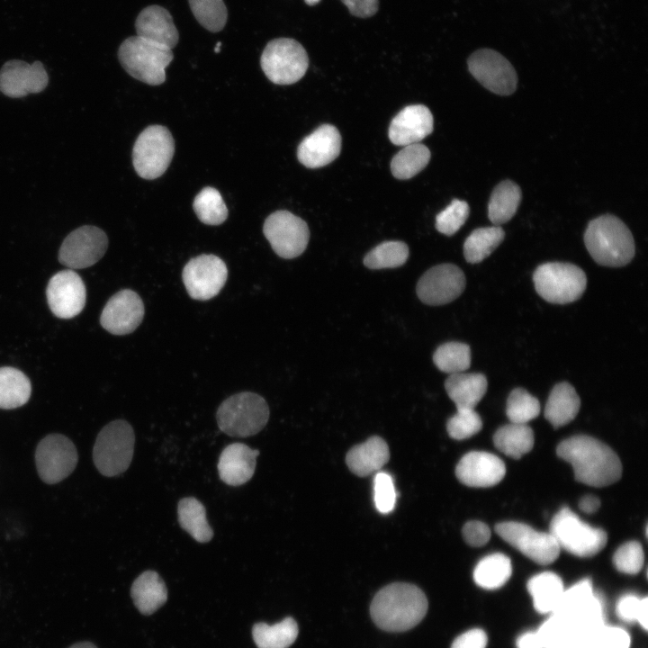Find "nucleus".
<instances>
[{
  "label": "nucleus",
  "mask_w": 648,
  "mask_h": 648,
  "mask_svg": "<svg viewBox=\"0 0 648 648\" xmlns=\"http://www.w3.org/2000/svg\"><path fill=\"white\" fill-rule=\"evenodd\" d=\"M556 454L571 464L575 479L593 487H605L617 482L622 475V464L617 454L603 442L578 435L562 441Z\"/></svg>",
  "instance_id": "obj_1"
},
{
  "label": "nucleus",
  "mask_w": 648,
  "mask_h": 648,
  "mask_svg": "<svg viewBox=\"0 0 648 648\" xmlns=\"http://www.w3.org/2000/svg\"><path fill=\"white\" fill-rule=\"evenodd\" d=\"M428 603L416 585L394 582L380 590L372 600L370 614L375 625L388 632L416 626L426 616Z\"/></svg>",
  "instance_id": "obj_2"
},
{
  "label": "nucleus",
  "mask_w": 648,
  "mask_h": 648,
  "mask_svg": "<svg viewBox=\"0 0 648 648\" xmlns=\"http://www.w3.org/2000/svg\"><path fill=\"white\" fill-rule=\"evenodd\" d=\"M584 242L595 262L604 266H624L634 256L631 231L614 215H601L590 220L584 233Z\"/></svg>",
  "instance_id": "obj_3"
},
{
  "label": "nucleus",
  "mask_w": 648,
  "mask_h": 648,
  "mask_svg": "<svg viewBox=\"0 0 648 648\" xmlns=\"http://www.w3.org/2000/svg\"><path fill=\"white\" fill-rule=\"evenodd\" d=\"M269 418L265 399L244 392L227 398L219 406L216 419L219 428L230 436L247 437L260 432Z\"/></svg>",
  "instance_id": "obj_4"
},
{
  "label": "nucleus",
  "mask_w": 648,
  "mask_h": 648,
  "mask_svg": "<svg viewBox=\"0 0 648 648\" xmlns=\"http://www.w3.org/2000/svg\"><path fill=\"white\" fill-rule=\"evenodd\" d=\"M118 58L125 71L137 80L158 86L166 80V68L174 58L172 50L131 36L122 41Z\"/></svg>",
  "instance_id": "obj_5"
},
{
  "label": "nucleus",
  "mask_w": 648,
  "mask_h": 648,
  "mask_svg": "<svg viewBox=\"0 0 648 648\" xmlns=\"http://www.w3.org/2000/svg\"><path fill=\"white\" fill-rule=\"evenodd\" d=\"M134 445L135 435L130 423L117 419L105 425L93 448L94 464L99 472L107 477L124 472L131 463Z\"/></svg>",
  "instance_id": "obj_6"
},
{
  "label": "nucleus",
  "mask_w": 648,
  "mask_h": 648,
  "mask_svg": "<svg viewBox=\"0 0 648 648\" xmlns=\"http://www.w3.org/2000/svg\"><path fill=\"white\" fill-rule=\"evenodd\" d=\"M533 280L537 293L546 302L555 304L577 301L587 286L583 270L571 263L540 265L534 272Z\"/></svg>",
  "instance_id": "obj_7"
},
{
  "label": "nucleus",
  "mask_w": 648,
  "mask_h": 648,
  "mask_svg": "<svg viewBox=\"0 0 648 648\" xmlns=\"http://www.w3.org/2000/svg\"><path fill=\"white\" fill-rule=\"evenodd\" d=\"M549 533L560 548L583 558L596 555L608 542L606 531L592 527L581 521L567 507L561 508L554 515L550 523Z\"/></svg>",
  "instance_id": "obj_8"
},
{
  "label": "nucleus",
  "mask_w": 648,
  "mask_h": 648,
  "mask_svg": "<svg viewBox=\"0 0 648 648\" xmlns=\"http://www.w3.org/2000/svg\"><path fill=\"white\" fill-rule=\"evenodd\" d=\"M261 68L266 77L277 85L298 82L309 67V57L297 40L277 38L265 47L260 58Z\"/></svg>",
  "instance_id": "obj_9"
},
{
  "label": "nucleus",
  "mask_w": 648,
  "mask_h": 648,
  "mask_svg": "<svg viewBox=\"0 0 648 648\" xmlns=\"http://www.w3.org/2000/svg\"><path fill=\"white\" fill-rule=\"evenodd\" d=\"M174 153L175 140L168 129L150 125L142 130L134 143V169L144 179H156L166 172Z\"/></svg>",
  "instance_id": "obj_10"
},
{
  "label": "nucleus",
  "mask_w": 648,
  "mask_h": 648,
  "mask_svg": "<svg viewBox=\"0 0 648 648\" xmlns=\"http://www.w3.org/2000/svg\"><path fill=\"white\" fill-rule=\"evenodd\" d=\"M263 232L280 257L291 259L307 248L310 230L307 223L288 211H276L265 220Z\"/></svg>",
  "instance_id": "obj_11"
},
{
  "label": "nucleus",
  "mask_w": 648,
  "mask_h": 648,
  "mask_svg": "<svg viewBox=\"0 0 648 648\" xmlns=\"http://www.w3.org/2000/svg\"><path fill=\"white\" fill-rule=\"evenodd\" d=\"M78 454L72 441L61 434L42 438L35 451V464L40 479L55 484L67 478L76 468Z\"/></svg>",
  "instance_id": "obj_12"
},
{
  "label": "nucleus",
  "mask_w": 648,
  "mask_h": 648,
  "mask_svg": "<svg viewBox=\"0 0 648 648\" xmlns=\"http://www.w3.org/2000/svg\"><path fill=\"white\" fill-rule=\"evenodd\" d=\"M496 533L525 556L541 565L554 562L561 548L550 533L539 532L526 524L507 521L495 526Z\"/></svg>",
  "instance_id": "obj_13"
},
{
  "label": "nucleus",
  "mask_w": 648,
  "mask_h": 648,
  "mask_svg": "<svg viewBox=\"0 0 648 648\" xmlns=\"http://www.w3.org/2000/svg\"><path fill=\"white\" fill-rule=\"evenodd\" d=\"M468 69L485 88L500 95H508L517 88L518 76L511 63L491 49H480L470 55Z\"/></svg>",
  "instance_id": "obj_14"
},
{
  "label": "nucleus",
  "mask_w": 648,
  "mask_h": 648,
  "mask_svg": "<svg viewBox=\"0 0 648 648\" xmlns=\"http://www.w3.org/2000/svg\"><path fill=\"white\" fill-rule=\"evenodd\" d=\"M108 238L98 227L84 225L71 231L63 240L58 261L71 269L92 266L105 254Z\"/></svg>",
  "instance_id": "obj_15"
},
{
  "label": "nucleus",
  "mask_w": 648,
  "mask_h": 648,
  "mask_svg": "<svg viewBox=\"0 0 648 648\" xmlns=\"http://www.w3.org/2000/svg\"><path fill=\"white\" fill-rule=\"evenodd\" d=\"M227 277L225 263L212 254H202L192 258L182 272L188 294L198 301H207L216 296L223 288Z\"/></svg>",
  "instance_id": "obj_16"
},
{
  "label": "nucleus",
  "mask_w": 648,
  "mask_h": 648,
  "mask_svg": "<svg viewBox=\"0 0 648 648\" xmlns=\"http://www.w3.org/2000/svg\"><path fill=\"white\" fill-rule=\"evenodd\" d=\"M465 283V276L457 266L441 264L429 268L419 278L417 294L428 305H443L459 297Z\"/></svg>",
  "instance_id": "obj_17"
},
{
  "label": "nucleus",
  "mask_w": 648,
  "mask_h": 648,
  "mask_svg": "<svg viewBox=\"0 0 648 648\" xmlns=\"http://www.w3.org/2000/svg\"><path fill=\"white\" fill-rule=\"evenodd\" d=\"M46 296L52 313L60 319H71L85 307L86 291L82 278L71 269L55 274L49 281Z\"/></svg>",
  "instance_id": "obj_18"
},
{
  "label": "nucleus",
  "mask_w": 648,
  "mask_h": 648,
  "mask_svg": "<svg viewBox=\"0 0 648 648\" xmlns=\"http://www.w3.org/2000/svg\"><path fill=\"white\" fill-rule=\"evenodd\" d=\"M144 313V304L139 294L124 289L108 300L101 313L100 323L113 335H126L139 327Z\"/></svg>",
  "instance_id": "obj_19"
},
{
  "label": "nucleus",
  "mask_w": 648,
  "mask_h": 648,
  "mask_svg": "<svg viewBox=\"0 0 648 648\" xmlns=\"http://www.w3.org/2000/svg\"><path fill=\"white\" fill-rule=\"evenodd\" d=\"M48 83L49 76L40 61L29 64L22 60L11 59L0 69V91L11 98L40 93L46 88Z\"/></svg>",
  "instance_id": "obj_20"
},
{
  "label": "nucleus",
  "mask_w": 648,
  "mask_h": 648,
  "mask_svg": "<svg viewBox=\"0 0 648 648\" xmlns=\"http://www.w3.org/2000/svg\"><path fill=\"white\" fill-rule=\"evenodd\" d=\"M506 466L497 455L472 451L464 454L455 467L460 482L469 487L486 488L498 484L505 476Z\"/></svg>",
  "instance_id": "obj_21"
},
{
  "label": "nucleus",
  "mask_w": 648,
  "mask_h": 648,
  "mask_svg": "<svg viewBox=\"0 0 648 648\" xmlns=\"http://www.w3.org/2000/svg\"><path fill=\"white\" fill-rule=\"evenodd\" d=\"M341 149V136L331 124H322L305 137L297 148L298 160L308 168H319L334 161Z\"/></svg>",
  "instance_id": "obj_22"
},
{
  "label": "nucleus",
  "mask_w": 648,
  "mask_h": 648,
  "mask_svg": "<svg viewBox=\"0 0 648 648\" xmlns=\"http://www.w3.org/2000/svg\"><path fill=\"white\" fill-rule=\"evenodd\" d=\"M433 115L427 106H406L392 120L389 139L397 146L418 143L433 131Z\"/></svg>",
  "instance_id": "obj_23"
},
{
  "label": "nucleus",
  "mask_w": 648,
  "mask_h": 648,
  "mask_svg": "<svg viewBox=\"0 0 648 648\" xmlns=\"http://www.w3.org/2000/svg\"><path fill=\"white\" fill-rule=\"evenodd\" d=\"M137 36L157 45L173 50L179 40L178 31L170 13L157 4L141 10L135 22Z\"/></svg>",
  "instance_id": "obj_24"
},
{
  "label": "nucleus",
  "mask_w": 648,
  "mask_h": 648,
  "mask_svg": "<svg viewBox=\"0 0 648 648\" xmlns=\"http://www.w3.org/2000/svg\"><path fill=\"white\" fill-rule=\"evenodd\" d=\"M259 451L242 443H233L221 452L217 464L220 479L230 486L248 482L256 469Z\"/></svg>",
  "instance_id": "obj_25"
},
{
  "label": "nucleus",
  "mask_w": 648,
  "mask_h": 648,
  "mask_svg": "<svg viewBox=\"0 0 648 648\" xmlns=\"http://www.w3.org/2000/svg\"><path fill=\"white\" fill-rule=\"evenodd\" d=\"M389 458L387 443L382 437L374 436L352 447L346 454V463L353 473L364 477L380 470Z\"/></svg>",
  "instance_id": "obj_26"
},
{
  "label": "nucleus",
  "mask_w": 648,
  "mask_h": 648,
  "mask_svg": "<svg viewBox=\"0 0 648 648\" xmlns=\"http://www.w3.org/2000/svg\"><path fill=\"white\" fill-rule=\"evenodd\" d=\"M445 387L457 410H474L486 393L488 382L482 374L458 373L447 377Z\"/></svg>",
  "instance_id": "obj_27"
},
{
  "label": "nucleus",
  "mask_w": 648,
  "mask_h": 648,
  "mask_svg": "<svg viewBox=\"0 0 648 648\" xmlns=\"http://www.w3.org/2000/svg\"><path fill=\"white\" fill-rule=\"evenodd\" d=\"M526 590L535 610L549 616L556 610L565 588L558 574L544 572L527 580Z\"/></svg>",
  "instance_id": "obj_28"
},
{
  "label": "nucleus",
  "mask_w": 648,
  "mask_h": 648,
  "mask_svg": "<svg viewBox=\"0 0 648 648\" xmlns=\"http://www.w3.org/2000/svg\"><path fill=\"white\" fill-rule=\"evenodd\" d=\"M130 595L141 614L151 615L166 601L167 590L157 572L146 571L133 581Z\"/></svg>",
  "instance_id": "obj_29"
},
{
  "label": "nucleus",
  "mask_w": 648,
  "mask_h": 648,
  "mask_svg": "<svg viewBox=\"0 0 648 648\" xmlns=\"http://www.w3.org/2000/svg\"><path fill=\"white\" fill-rule=\"evenodd\" d=\"M580 400L568 382L557 383L551 391L544 408V417L554 428L570 423L577 416Z\"/></svg>",
  "instance_id": "obj_30"
},
{
  "label": "nucleus",
  "mask_w": 648,
  "mask_h": 648,
  "mask_svg": "<svg viewBox=\"0 0 648 648\" xmlns=\"http://www.w3.org/2000/svg\"><path fill=\"white\" fill-rule=\"evenodd\" d=\"M544 648H581L582 639L567 618L557 614L549 615L536 630Z\"/></svg>",
  "instance_id": "obj_31"
},
{
  "label": "nucleus",
  "mask_w": 648,
  "mask_h": 648,
  "mask_svg": "<svg viewBox=\"0 0 648 648\" xmlns=\"http://www.w3.org/2000/svg\"><path fill=\"white\" fill-rule=\"evenodd\" d=\"M510 559L500 553L487 555L480 560L473 570V580L483 590H494L503 587L510 579Z\"/></svg>",
  "instance_id": "obj_32"
},
{
  "label": "nucleus",
  "mask_w": 648,
  "mask_h": 648,
  "mask_svg": "<svg viewBox=\"0 0 648 648\" xmlns=\"http://www.w3.org/2000/svg\"><path fill=\"white\" fill-rule=\"evenodd\" d=\"M178 522L195 541L207 543L213 537V530L206 518V509L202 502L193 497L180 500L177 506Z\"/></svg>",
  "instance_id": "obj_33"
},
{
  "label": "nucleus",
  "mask_w": 648,
  "mask_h": 648,
  "mask_svg": "<svg viewBox=\"0 0 648 648\" xmlns=\"http://www.w3.org/2000/svg\"><path fill=\"white\" fill-rule=\"evenodd\" d=\"M534 432L526 424L509 423L500 427L493 436L496 448L513 459H519L534 446Z\"/></svg>",
  "instance_id": "obj_34"
},
{
  "label": "nucleus",
  "mask_w": 648,
  "mask_h": 648,
  "mask_svg": "<svg viewBox=\"0 0 648 648\" xmlns=\"http://www.w3.org/2000/svg\"><path fill=\"white\" fill-rule=\"evenodd\" d=\"M521 201L520 187L510 180L500 182L492 191L489 204L490 220L500 226L508 222L517 212Z\"/></svg>",
  "instance_id": "obj_35"
},
{
  "label": "nucleus",
  "mask_w": 648,
  "mask_h": 648,
  "mask_svg": "<svg viewBox=\"0 0 648 648\" xmlns=\"http://www.w3.org/2000/svg\"><path fill=\"white\" fill-rule=\"evenodd\" d=\"M29 378L14 367L0 368V409L11 410L24 405L30 399Z\"/></svg>",
  "instance_id": "obj_36"
},
{
  "label": "nucleus",
  "mask_w": 648,
  "mask_h": 648,
  "mask_svg": "<svg viewBox=\"0 0 648 648\" xmlns=\"http://www.w3.org/2000/svg\"><path fill=\"white\" fill-rule=\"evenodd\" d=\"M298 633V625L292 617H286L272 626L257 623L252 629L257 648H288L296 640Z\"/></svg>",
  "instance_id": "obj_37"
},
{
  "label": "nucleus",
  "mask_w": 648,
  "mask_h": 648,
  "mask_svg": "<svg viewBox=\"0 0 648 648\" xmlns=\"http://www.w3.org/2000/svg\"><path fill=\"white\" fill-rule=\"evenodd\" d=\"M505 232L500 226L474 230L465 239L464 255L467 262L477 264L488 257L502 242Z\"/></svg>",
  "instance_id": "obj_38"
},
{
  "label": "nucleus",
  "mask_w": 648,
  "mask_h": 648,
  "mask_svg": "<svg viewBox=\"0 0 648 648\" xmlns=\"http://www.w3.org/2000/svg\"><path fill=\"white\" fill-rule=\"evenodd\" d=\"M430 156L428 148L419 142L404 146L391 161L392 174L397 179H410L427 166Z\"/></svg>",
  "instance_id": "obj_39"
},
{
  "label": "nucleus",
  "mask_w": 648,
  "mask_h": 648,
  "mask_svg": "<svg viewBox=\"0 0 648 648\" xmlns=\"http://www.w3.org/2000/svg\"><path fill=\"white\" fill-rule=\"evenodd\" d=\"M433 362L444 373H464L471 364L470 346L456 341L444 343L436 349Z\"/></svg>",
  "instance_id": "obj_40"
},
{
  "label": "nucleus",
  "mask_w": 648,
  "mask_h": 648,
  "mask_svg": "<svg viewBox=\"0 0 648 648\" xmlns=\"http://www.w3.org/2000/svg\"><path fill=\"white\" fill-rule=\"evenodd\" d=\"M194 210L198 219L206 225H220L228 217V208L220 192L213 187H204L194 200Z\"/></svg>",
  "instance_id": "obj_41"
},
{
  "label": "nucleus",
  "mask_w": 648,
  "mask_h": 648,
  "mask_svg": "<svg viewBox=\"0 0 648 648\" xmlns=\"http://www.w3.org/2000/svg\"><path fill=\"white\" fill-rule=\"evenodd\" d=\"M409 257V248L402 241H385L364 258V265L370 269L394 268L402 266Z\"/></svg>",
  "instance_id": "obj_42"
},
{
  "label": "nucleus",
  "mask_w": 648,
  "mask_h": 648,
  "mask_svg": "<svg viewBox=\"0 0 648 648\" xmlns=\"http://www.w3.org/2000/svg\"><path fill=\"white\" fill-rule=\"evenodd\" d=\"M597 596L590 579H583L565 589L556 610L557 614L571 619L583 610Z\"/></svg>",
  "instance_id": "obj_43"
},
{
  "label": "nucleus",
  "mask_w": 648,
  "mask_h": 648,
  "mask_svg": "<svg viewBox=\"0 0 648 648\" xmlns=\"http://www.w3.org/2000/svg\"><path fill=\"white\" fill-rule=\"evenodd\" d=\"M197 22L212 32L221 31L228 19V11L223 0H188Z\"/></svg>",
  "instance_id": "obj_44"
},
{
  "label": "nucleus",
  "mask_w": 648,
  "mask_h": 648,
  "mask_svg": "<svg viewBox=\"0 0 648 648\" xmlns=\"http://www.w3.org/2000/svg\"><path fill=\"white\" fill-rule=\"evenodd\" d=\"M540 413L538 400L523 388L514 389L508 395L506 414L511 423L526 424Z\"/></svg>",
  "instance_id": "obj_45"
},
{
  "label": "nucleus",
  "mask_w": 648,
  "mask_h": 648,
  "mask_svg": "<svg viewBox=\"0 0 648 648\" xmlns=\"http://www.w3.org/2000/svg\"><path fill=\"white\" fill-rule=\"evenodd\" d=\"M631 643L625 628L603 624L587 638L582 648H630Z\"/></svg>",
  "instance_id": "obj_46"
},
{
  "label": "nucleus",
  "mask_w": 648,
  "mask_h": 648,
  "mask_svg": "<svg viewBox=\"0 0 648 648\" xmlns=\"http://www.w3.org/2000/svg\"><path fill=\"white\" fill-rule=\"evenodd\" d=\"M470 209L466 202L454 199L451 203L436 217V229L442 234L452 236L466 221Z\"/></svg>",
  "instance_id": "obj_47"
},
{
  "label": "nucleus",
  "mask_w": 648,
  "mask_h": 648,
  "mask_svg": "<svg viewBox=\"0 0 648 648\" xmlns=\"http://www.w3.org/2000/svg\"><path fill=\"white\" fill-rule=\"evenodd\" d=\"M482 428V418L474 410H457L446 424L449 436L456 440L469 438L477 434Z\"/></svg>",
  "instance_id": "obj_48"
},
{
  "label": "nucleus",
  "mask_w": 648,
  "mask_h": 648,
  "mask_svg": "<svg viewBox=\"0 0 648 648\" xmlns=\"http://www.w3.org/2000/svg\"><path fill=\"white\" fill-rule=\"evenodd\" d=\"M644 553L640 543L629 541L620 545L613 556L616 569L625 574H637L643 568Z\"/></svg>",
  "instance_id": "obj_49"
},
{
  "label": "nucleus",
  "mask_w": 648,
  "mask_h": 648,
  "mask_svg": "<svg viewBox=\"0 0 648 648\" xmlns=\"http://www.w3.org/2000/svg\"><path fill=\"white\" fill-rule=\"evenodd\" d=\"M396 490L391 474L385 472H376L374 478V501L376 509L382 514L392 512L396 504Z\"/></svg>",
  "instance_id": "obj_50"
},
{
  "label": "nucleus",
  "mask_w": 648,
  "mask_h": 648,
  "mask_svg": "<svg viewBox=\"0 0 648 648\" xmlns=\"http://www.w3.org/2000/svg\"><path fill=\"white\" fill-rule=\"evenodd\" d=\"M462 534L464 541L471 546L480 547L485 545L490 538L489 526L478 520H472L464 526Z\"/></svg>",
  "instance_id": "obj_51"
},
{
  "label": "nucleus",
  "mask_w": 648,
  "mask_h": 648,
  "mask_svg": "<svg viewBox=\"0 0 648 648\" xmlns=\"http://www.w3.org/2000/svg\"><path fill=\"white\" fill-rule=\"evenodd\" d=\"M488 644L487 632L481 627H472L459 634L451 648H487Z\"/></svg>",
  "instance_id": "obj_52"
},
{
  "label": "nucleus",
  "mask_w": 648,
  "mask_h": 648,
  "mask_svg": "<svg viewBox=\"0 0 648 648\" xmlns=\"http://www.w3.org/2000/svg\"><path fill=\"white\" fill-rule=\"evenodd\" d=\"M642 599L643 598L631 593L620 597L616 604L617 617L626 623L635 622Z\"/></svg>",
  "instance_id": "obj_53"
},
{
  "label": "nucleus",
  "mask_w": 648,
  "mask_h": 648,
  "mask_svg": "<svg viewBox=\"0 0 648 648\" xmlns=\"http://www.w3.org/2000/svg\"><path fill=\"white\" fill-rule=\"evenodd\" d=\"M350 14L360 18L371 17L378 11V0H341Z\"/></svg>",
  "instance_id": "obj_54"
},
{
  "label": "nucleus",
  "mask_w": 648,
  "mask_h": 648,
  "mask_svg": "<svg viewBox=\"0 0 648 648\" xmlns=\"http://www.w3.org/2000/svg\"><path fill=\"white\" fill-rule=\"evenodd\" d=\"M517 648H544L540 637L536 631H526L516 640Z\"/></svg>",
  "instance_id": "obj_55"
},
{
  "label": "nucleus",
  "mask_w": 648,
  "mask_h": 648,
  "mask_svg": "<svg viewBox=\"0 0 648 648\" xmlns=\"http://www.w3.org/2000/svg\"><path fill=\"white\" fill-rule=\"evenodd\" d=\"M600 507V500L593 495H586L579 501V508L587 514L595 513Z\"/></svg>",
  "instance_id": "obj_56"
},
{
  "label": "nucleus",
  "mask_w": 648,
  "mask_h": 648,
  "mask_svg": "<svg viewBox=\"0 0 648 648\" xmlns=\"http://www.w3.org/2000/svg\"><path fill=\"white\" fill-rule=\"evenodd\" d=\"M644 630L648 628V598L644 597L635 621Z\"/></svg>",
  "instance_id": "obj_57"
},
{
  "label": "nucleus",
  "mask_w": 648,
  "mask_h": 648,
  "mask_svg": "<svg viewBox=\"0 0 648 648\" xmlns=\"http://www.w3.org/2000/svg\"><path fill=\"white\" fill-rule=\"evenodd\" d=\"M69 648H97L94 644L90 642L76 643Z\"/></svg>",
  "instance_id": "obj_58"
},
{
  "label": "nucleus",
  "mask_w": 648,
  "mask_h": 648,
  "mask_svg": "<svg viewBox=\"0 0 648 648\" xmlns=\"http://www.w3.org/2000/svg\"><path fill=\"white\" fill-rule=\"evenodd\" d=\"M320 1V0H304V2H305L308 5H310V6H312V5H315V4H319Z\"/></svg>",
  "instance_id": "obj_59"
}]
</instances>
